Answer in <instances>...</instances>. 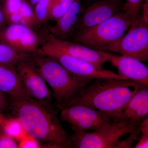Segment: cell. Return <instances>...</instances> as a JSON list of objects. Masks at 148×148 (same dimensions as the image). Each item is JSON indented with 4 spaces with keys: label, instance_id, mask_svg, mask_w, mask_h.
<instances>
[{
    "label": "cell",
    "instance_id": "1",
    "mask_svg": "<svg viewBox=\"0 0 148 148\" xmlns=\"http://www.w3.org/2000/svg\"><path fill=\"white\" fill-rule=\"evenodd\" d=\"M10 108L21 127L34 140L53 148H72L54 105L32 99L9 98Z\"/></svg>",
    "mask_w": 148,
    "mask_h": 148
},
{
    "label": "cell",
    "instance_id": "2",
    "mask_svg": "<svg viewBox=\"0 0 148 148\" xmlns=\"http://www.w3.org/2000/svg\"><path fill=\"white\" fill-rule=\"evenodd\" d=\"M68 106L79 105L99 110L116 122H120L125 106L139 89L145 87L135 82L121 79H95Z\"/></svg>",
    "mask_w": 148,
    "mask_h": 148
},
{
    "label": "cell",
    "instance_id": "3",
    "mask_svg": "<svg viewBox=\"0 0 148 148\" xmlns=\"http://www.w3.org/2000/svg\"><path fill=\"white\" fill-rule=\"evenodd\" d=\"M31 57L38 71L52 89L55 106L59 110L69 106L93 80L73 75L48 56L34 53Z\"/></svg>",
    "mask_w": 148,
    "mask_h": 148
},
{
    "label": "cell",
    "instance_id": "4",
    "mask_svg": "<svg viewBox=\"0 0 148 148\" xmlns=\"http://www.w3.org/2000/svg\"><path fill=\"white\" fill-rule=\"evenodd\" d=\"M134 21L121 10L102 23L77 33L72 39L95 50L116 53L120 41Z\"/></svg>",
    "mask_w": 148,
    "mask_h": 148
},
{
    "label": "cell",
    "instance_id": "5",
    "mask_svg": "<svg viewBox=\"0 0 148 148\" xmlns=\"http://www.w3.org/2000/svg\"><path fill=\"white\" fill-rule=\"evenodd\" d=\"M143 119L114 121L91 132H74L70 136L72 148H114L122 136L134 131Z\"/></svg>",
    "mask_w": 148,
    "mask_h": 148
},
{
    "label": "cell",
    "instance_id": "6",
    "mask_svg": "<svg viewBox=\"0 0 148 148\" xmlns=\"http://www.w3.org/2000/svg\"><path fill=\"white\" fill-rule=\"evenodd\" d=\"M38 53L53 58L71 73L80 77L92 79L98 78L126 79L119 74L66 54L47 40H45Z\"/></svg>",
    "mask_w": 148,
    "mask_h": 148
},
{
    "label": "cell",
    "instance_id": "7",
    "mask_svg": "<svg viewBox=\"0 0 148 148\" xmlns=\"http://www.w3.org/2000/svg\"><path fill=\"white\" fill-rule=\"evenodd\" d=\"M60 110L61 120L70 125L74 132L95 130L114 122L103 111L82 105H72Z\"/></svg>",
    "mask_w": 148,
    "mask_h": 148
},
{
    "label": "cell",
    "instance_id": "8",
    "mask_svg": "<svg viewBox=\"0 0 148 148\" xmlns=\"http://www.w3.org/2000/svg\"><path fill=\"white\" fill-rule=\"evenodd\" d=\"M15 68L30 98L47 105H53L55 102L52 91L47 87L31 56L20 60Z\"/></svg>",
    "mask_w": 148,
    "mask_h": 148
},
{
    "label": "cell",
    "instance_id": "9",
    "mask_svg": "<svg viewBox=\"0 0 148 148\" xmlns=\"http://www.w3.org/2000/svg\"><path fill=\"white\" fill-rule=\"evenodd\" d=\"M116 53L138 59L148 61V23L139 15L120 41Z\"/></svg>",
    "mask_w": 148,
    "mask_h": 148
},
{
    "label": "cell",
    "instance_id": "10",
    "mask_svg": "<svg viewBox=\"0 0 148 148\" xmlns=\"http://www.w3.org/2000/svg\"><path fill=\"white\" fill-rule=\"evenodd\" d=\"M0 41L21 53H37L44 42L32 28L21 24H10L0 32Z\"/></svg>",
    "mask_w": 148,
    "mask_h": 148
},
{
    "label": "cell",
    "instance_id": "11",
    "mask_svg": "<svg viewBox=\"0 0 148 148\" xmlns=\"http://www.w3.org/2000/svg\"><path fill=\"white\" fill-rule=\"evenodd\" d=\"M122 9L123 4L120 2L110 0L96 1L84 10H82L73 36L102 23Z\"/></svg>",
    "mask_w": 148,
    "mask_h": 148
},
{
    "label": "cell",
    "instance_id": "12",
    "mask_svg": "<svg viewBox=\"0 0 148 148\" xmlns=\"http://www.w3.org/2000/svg\"><path fill=\"white\" fill-rule=\"evenodd\" d=\"M104 52L107 62L116 68L121 76L148 87V69L142 61L126 56Z\"/></svg>",
    "mask_w": 148,
    "mask_h": 148
},
{
    "label": "cell",
    "instance_id": "13",
    "mask_svg": "<svg viewBox=\"0 0 148 148\" xmlns=\"http://www.w3.org/2000/svg\"><path fill=\"white\" fill-rule=\"evenodd\" d=\"M46 40L62 52L87 61L98 67L107 62L104 51L95 50L68 40L59 39L49 34Z\"/></svg>",
    "mask_w": 148,
    "mask_h": 148
},
{
    "label": "cell",
    "instance_id": "14",
    "mask_svg": "<svg viewBox=\"0 0 148 148\" xmlns=\"http://www.w3.org/2000/svg\"><path fill=\"white\" fill-rule=\"evenodd\" d=\"M0 91L9 98L32 99L13 66L0 64Z\"/></svg>",
    "mask_w": 148,
    "mask_h": 148
},
{
    "label": "cell",
    "instance_id": "15",
    "mask_svg": "<svg viewBox=\"0 0 148 148\" xmlns=\"http://www.w3.org/2000/svg\"><path fill=\"white\" fill-rule=\"evenodd\" d=\"M82 10L81 0H74L68 11L51 27L50 34L61 40L72 37Z\"/></svg>",
    "mask_w": 148,
    "mask_h": 148
},
{
    "label": "cell",
    "instance_id": "16",
    "mask_svg": "<svg viewBox=\"0 0 148 148\" xmlns=\"http://www.w3.org/2000/svg\"><path fill=\"white\" fill-rule=\"evenodd\" d=\"M147 101H148V88L145 86L139 89L125 106L122 112L120 121L131 119L136 111Z\"/></svg>",
    "mask_w": 148,
    "mask_h": 148
},
{
    "label": "cell",
    "instance_id": "17",
    "mask_svg": "<svg viewBox=\"0 0 148 148\" xmlns=\"http://www.w3.org/2000/svg\"><path fill=\"white\" fill-rule=\"evenodd\" d=\"M29 55L18 52L4 43H0V64L15 67L20 60Z\"/></svg>",
    "mask_w": 148,
    "mask_h": 148
},
{
    "label": "cell",
    "instance_id": "18",
    "mask_svg": "<svg viewBox=\"0 0 148 148\" xmlns=\"http://www.w3.org/2000/svg\"><path fill=\"white\" fill-rule=\"evenodd\" d=\"M74 0H62L52 1L50 0L49 20H56L63 16L68 11Z\"/></svg>",
    "mask_w": 148,
    "mask_h": 148
},
{
    "label": "cell",
    "instance_id": "19",
    "mask_svg": "<svg viewBox=\"0 0 148 148\" xmlns=\"http://www.w3.org/2000/svg\"><path fill=\"white\" fill-rule=\"evenodd\" d=\"M32 7L29 3L24 1L19 11L22 18L21 24L31 28L38 24L35 17L34 9Z\"/></svg>",
    "mask_w": 148,
    "mask_h": 148
},
{
    "label": "cell",
    "instance_id": "20",
    "mask_svg": "<svg viewBox=\"0 0 148 148\" xmlns=\"http://www.w3.org/2000/svg\"><path fill=\"white\" fill-rule=\"evenodd\" d=\"M50 0H40L34 7L35 17L38 24L49 20Z\"/></svg>",
    "mask_w": 148,
    "mask_h": 148
},
{
    "label": "cell",
    "instance_id": "21",
    "mask_svg": "<svg viewBox=\"0 0 148 148\" xmlns=\"http://www.w3.org/2000/svg\"><path fill=\"white\" fill-rule=\"evenodd\" d=\"M122 10L135 20L140 14L141 6L145 0H124Z\"/></svg>",
    "mask_w": 148,
    "mask_h": 148
},
{
    "label": "cell",
    "instance_id": "22",
    "mask_svg": "<svg viewBox=\"0 0 148 148\" xmlns=\"http://www.w3.org/2000/svg\"><path fill=\"white\" fill-rule=\"evenodd\" d=\"M24 0H5L3 10L5 17L19 12Z\"/></svg>",
    "mask_w": 148,
    "mask_h": 148
},
{
    "label": "cell",
    "instance_id": "23",
    "mask_svg": "<svg viewBox=\"0 0 148 148\" xmlns=\"http://www.w3.org/2000/svg\"><path fill=\"white\" fill-rule=\"evenodd\" d=\"M140 133L139 126L134 131L130 133V135L125 140L119 141L114 148H132L133 143L139 139V135Z\"/></svg>",
    "mask_w": 148,
    "mask_h": 148
},
{
    "label": "cell",
    "instance_id": "24",
    "mask_svg": "<svg viewBox=\"0 0 148 148\" xmlns=\"http://www.w3.org/2000/svg\"><path fill=\"white\" fill-rule=\"evenodd\" d=\"M18 147L12 136L3 131L0 134V148H17Z\"/></svg>",
    "mask_w": 148,
    "mask_h": 148
},
{
    "label": "cell",
    "instance_id": "25",
    "mask_svg": "<svg viewBox=\"0 0 148 148\" xmlns=\"http://www.w3.org/2000/svg\"><path fill=\"white\" fill-rule=\"evenodd\" d=\"M148 114V101L142 105L138 110L136 111L131 119H142L147 115Z\"/></svg>",
    "mask_w": 148,
    "mask_h": 148
},
{
    "label": "cell",
    "instance_id": "26",
    "mask_svg": "<svg viewBox=\"0 0 148 148\" xmlns=\"http://www.w3.org/2000/svg\"><path fill=\"white\" fill-rule=\"evenodd\" d=\"M134 148H148V135L141 134L138 144L134 147Z\"/></svg>",
    "mask_w": 148,
    "mask_h": 148
},
{
    "label": "cell",
    "instance_id": "27",
    "mask_svg": "<svg viewBox=\"0 0 148 148\" xmlns=\"http://www.w3.org/2000/svg\"><path fill=\"white\" fill-rule=\"evenodd\" d=\"M141 9L143 10L142 16L143 19L148 23V0H145L143 2Z\"/></svg>",
    "mask_w": 148,
    "mask_h": 148
},
{
    "label": "cell",
    "instance_id": "28",
    "mask_svg": "<svg viewBox=\"0 0 148 148\" xmlns=\"http://www.w3.org/2000/svg\"><path fill=\"white\" fill-rule=\"evenodd\" d=\"M7 104L4 94L0 91V113H1L5 108V107H6Z\"/></svg>",
    "mask_w": 148,
    "mask_h": 148
},
{
    "label": "cell",
    "instance_id": "29",
    "mask_svg": "<svg viewBox=\"0 0 148 148\" xmlns=\"http://www.w3.org/2000/svg\"><path fill=\"white\" fill-rule=\"evenodd\" d=\"M5 21V17L3 10L0 6V27L2 26Z\"/></svg>",
    "mask_w": 148,
    "mask_h": 148
},
{
    "label": "cell",
    "instance_id": "30",
    "mask_svg": "<svg viewBox=\"0 0 148 148\" xmlns=\"http://www.w3.org/2000/svg\"><path fill=\"white\" fill-rule=\"evenodd\" d=\"M6 119L0 113V134L3 132L4 125L6 121Z\"/></svg>",
    "mask_w": 148,
    "mask_h": 148
},
{
    "label": "cell",
    "instance_id": "31",
    "mask_svg": "<svg viewBox=\"0 0 148 148\" xmlns=\"http://www.w3.org/2000/svg\"><path fill=\"white\" fill-rule=\"evenodd\" d=\"M28 3L32 7H34L35 5L40 0H28Z\"/></svg>",
    "mask_w": 148,
    "mask_h": 148
},
{
    "label": "cell",
    "instance_id": "32",
    "mask_svg": "<svg viewBox=\"0 0 148 148\" xmlns=\"http://www.w3.org/2000/svg\"><path fill=\"white\" fill-rule=\"evenodd\" d=\"M110 1H115L120 2H121V0H110Z\"/></svg>",
    "mask_w": 148,
    "mask_h": 148
},
{
    "label": "cell",
    "instance_id": "33",
    "mask_svg": "<svg viewBox=\"0 0 148 148\" xmlns=\"http://www.w3.org/2000/svg\"><path fill=\"white\" fill-rule=\"evenodd\" d=\"M52 1H62V0H51Z\"/></svg>",
    "mask_w": 148,
    "mask_h": 148
},
{
    "label": "cell",
    "instance_id": "34",
    "mask_svg": "<svg viewBox=\"0 0 148 148\" xmlns=\"http://www.w3.org/2000/svg\"><path fill=\"white\" fill-rule=\"evenodd\" d=\"M4 1H5V0H4Z\"/></svg>",
    "mask_w": 148,
    "mask_h": 148
}]
</instances>
